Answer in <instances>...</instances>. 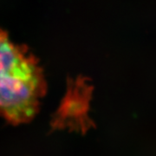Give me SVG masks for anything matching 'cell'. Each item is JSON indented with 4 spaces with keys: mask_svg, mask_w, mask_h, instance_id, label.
I'll return each instance as SVG.
<instances>
[{
    "mask_svg": "<svg viewBox=\"0 0 156 156\" xmlns=\"http://www.w3.org/2000/svg\"><path fill=\"white\" fill-rule=\"evenodd\" d=\"M45 90L38 62L0 30V114L14 122L34 116Z\"/></svg>",
    "mask_w": 156,
    "mask_h": 156,
    "instance_id": "6da1fadb",
    "label": "cell"
}]
</instances>
